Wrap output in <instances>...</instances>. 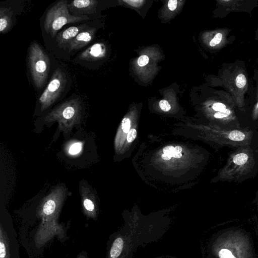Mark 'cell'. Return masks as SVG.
Here are the masks:
<instances>
[{
    "instance_id": "obj_1",
    "label": "cell",
    "mask_w": 258,
    "mask_h": 258,
    "mask_svg": "<svg viewBox=\"0 0 258 258\" xmlns=\"http://www.w3.org/2000/svg\"><path fill=\"white\" fill-rule=\"evenodd\" d=\"M257 173L258 147L241 146L231 149L216 180L240 183L255 177Z\"/></svg>"
},
{
    "instance_id": "obj_2",
    "label": "cell",
    "mask_w": 258,
    "mask_h": 258,
    "mask_svg": "<svg viewBox=\"0 0 258 258\" xmlns=\"http://www.w3.org/2000/svg\"><path fill=\"white\" fill-rule=\"evenodd\" d=\"M82 107L80 100L75 98L68 100L55 108L44 118L46 123L57 121L60 131L68 134L73 126L80 123Z\"/></svg>"
},
{
    "instance_id": "obj_3",
    "label": "cell",
    "mask_w": 258,
    "mask_h": 258,
    "mask_svg": "<svg viewBox=\"0 0 258 258\" xmlns=\"http://www.w3.org/2000/svg\"><path fill=\"white\" fill-rule=\"evenodd\" d=\"M219 258H251L250 245L247 237L233 232L219 238L214 245Z\"/></svg>"
},
{
    "instance_id": "obj_4",
    "label": "cell",
    "mask_w": 258,
    "mask_h": 258,
    "mask_svg": "<svg viewBox=\"0 0 258 258\" xmlns=\"http://www.w3.org/2000/svg\"><path fill=\"white\" fill-rule=\"evenodd\" d=\"M89 19L86 15H75L70 14L68 1L61 0L53 5L47 12L45 21L44 28L47 33L54 37L57 31L63 26Z\"/></svg>"
},
{
    "instance_id": "obj_5",
    "label": "cell",
    "mask_w": 258,
    "mask_h": 258,
    "mask_svg": "<svg viewBox=\"0 0 258 258\" xmlns=\"http://www.w3.org/2000/svg\"><path fill=\"white\" fill-rule=\"evenodd\" d=\"M29 64L34 85L41 88L45 84L50 70L48 56L37 42L31 43L29 48Z\"/></svg>"
},
{
    "instance_id": "obj_6",
    "label": "cell",
    "mask_w": 258,
    "mask_h": 258,
    "mask_svg": "<svg viewBox=\"0 0 258 258\" xmlns=\"http://www.w3.org/2000/svg\"><path fill=\"white\" fill-rule=\"evenodd\" d=\"M67 82L65 74L59 69L55 70L52 77L39 99L41 111L52 105L59 97Z\"/></svg>"
},
{
    "instance_id": "obj_7",
    "label": "cell",
    "mask_w": 258,
    "mask_h": 258,
    "mask_svg": "<svg viewBox=\"0 0 258 258\" xmlns=\"http://www.w3.org/2000/svg\"><path fill=\"white\" fill-rule=\"evenodd\" d=\"M66 189L63 186H57L44 198L38 209L39 215L44 219L56 217L59 213L66 196Z\"/></svg>"
},
{
    "instance_id": "obj_8",
    "label": "cell",
    "mask_w": 258,
    "mask_h": 258,
    "mask_svg": "<svg viewBox=\"0 0 258 258\" xmlns=\"http://www.w3.org/2000/svg\"><path fill=\"white\" fill-rule=\"evenodd\" d=\"M80 194L85 214L88 217L95 218L96 216V201L92 189L88 185H82Z\"/></svg>"
},
{
    "instance_id": "obj_9",
    "label": "cell",
    "mask_w": 258,
    "mask_h": 258,
    "mask_svg": "<svg viewBox=\"0 0 258 258\" xmlns=\"http://www.w3.org/2000/svg\"><path fill=\"white\" fill-rule=\"evenodd\" d=\"M97 3L95 0H75L68 6L75 15H84L95 13Z\"/></svg>"
},
{
    "instance_id": "obj_10",
    "label": "cell",
    "mask_w": 258,
    "mask_h": 258,
    "mask_svg": "<svg viewBox=\"0 0 258 258\" xmlns=\"http://www.w3.org/2000/svg\"><path fill=\"white\" fill-rule=\"evenodd\" d=\"M96 29L89 27L80 32L69 44L70 51L77 50L88 44L94 38Z\"/></svg>"
},
{
    "instance_id": "obj_11",
    "label": "cell",
    "mask_w": 258,
    "mask_h": 258,
    "mask_svg": "<svg viewBox=\"0 0 258 258\" xmlns=\"http://www.w3.org/2000/svg\"><path fill=\"white\" fill-rule=\"evenodd\" d=\"M86 25L72 26L56 35V42L60 47L69 44L80 32L88 28Z\"/></svg>"
},
{
    "instance_id": "obj_12",
    "label": "cell",
    "mask_w": 258,
    "mask_h": 258,
    "mask_svg": "<svg viewBox=\"0 0 258 258\" xmlns=\"http://www.w3.org/2000/svg\"><path fill=\"white\" fill-rule=\"evenodd\" d=\"M105 50V47L103 44L95 43L84 50L79 55V58L84 60L96 61L104 55Z\"/></svg>"
},
{
    "instance_id": "obj_13",
    "label": "cell",
    "mask_w": 258,
    "mask_h": 258,
    "mask_svg": "<svg viewBox=\"0 0 258 258\" xmlns=\"http://www.w3.org/2000/svg\"><path fill=\"white\" fill-rule=\"evenodd\" d=\"M13 12L7 8H0V32L4 34L8 32L12 26Z\"/></svg>"
},
{
    "instance_id": "obj_14",
    "label": "cell",
    "mask_w": 258,
    "mask_h": 258,
    "mask_svg": "<svg viewBox=\"0 0 258 258\" xmlns=\"http://www.w3.org/2000/svg\"><path fill=\"white\" fill-rule=\"evenodd\" d=\"M0 258H10L9 240L2 225L0 229Z\"/></svg>"
},
{
    "instance_id": "obj_15",
    "label": "cell",
    "mask_w": 258,
    "mask_h": 258,
    "mask_svg": "<svg viewBox=\"0 0 258 258\" xmlns=\"http://www.w3.org/2000/svg\"><path fill=\"white\" fill-rule=\"evenodd\" d=\"M82 148V142H75L70 145L68 149V152L71 155H76L81 152Z\"/></svg>"
},
{
    "instance_id": "obj_16",
    "label": "cell",
    "mask_w": 258,
    "mask_h": 258,
    "mask_svg": "<svg viewBox=\"0 0 258 258\" xmlns=\"http://www.w3.org/2000/svg\"><path fill=\"white\" fill-rule=\"evenodd\" d=\"M228 108L229 107L226 104L221 102H215L212 106V108L214 111V114L218 112L223 111Z\"/></svg>"
},
{
    "instance_id": "obj_17",
    "label": "cell",
    "mask_w": 258,
    "mask_h": 258,
    "mask_svg": "<svg viewBox=\"0 0 258 258\" xmlns=\"http://www.w3.org/2000/svg\"><path fill=\"white\" fill-rule=\"evenodd\" d=\"M235 83L238 88H243L246 84V79L245 76L242 74L238 75L236 78Z\"/></svg>"
},
{
    "instance_id": "obj_18",
    "label": "cell",
    "mask_w": 258,
    "mask_h": 258,
    "mask_svg": "<svg viewBox=\"0 0 258 258\" xmlns=\"http://www.w3.org/2000/svg\"><path fill=\"white\" fill-rule=\"evenodd\" d=\"M122 129L124 133H127L130 131L131 120L128 118H124L121 122Z\"/></svg>"
},
{
    "instance_id": "obj_19",
    "label": "cell",
    "mask_w": 258,
    "mask_h": 258,
    "mask_svg": "<svg viewBox=\"0 0 258 258\" xmlns=\"http://www.w3.org/2000/svg\"><path fill=\"white\" fill-rule=\"evenodd\" d=\"M222 39V34L221 33H217L214 37L210 42L211 46H214L220 43Z\"/></svg>"
},
{
    "instance_id": "obj_20",
    "label": "cell",
    "mask_w": 258,
    "mask_h": 258,
    "mask_svg": "<svg viewBox=\"0 0 258 258\" xmlns=\"http://www.w3.org/2000/svg\"><path fill=\"white\" fill-rule=\"evenodd\" d=\"M149 57L146 55H141L138 59V64L140 67L146 66L149 62Z\"/></svg>"
},
{
    "instance_id": "obj_21",
    "label": "cell",
    "mask_w": 258,
    "mask_h": 258,
    "mask_svg": "<svg viewBox=\"0 0 258 258\" xmlns=\"http://www.w3.org/2000/svg\"><path fill=\"white\" fill-rule=\"evenodd\" d=\"M137 137V131L132 128L127 133L126 139L128 142H133Z\"/></svg>"
},
{
    "instance_id": "obj_22",
    "label": "cell",
    "mask_w": 258,
    "mask_h": 258,
    "mask_svg": "<svg viewBox=\"0 0 258 258\" xmlns=\"http://www.w3.org/2000/svg\"><path fill=\"white\" fill-rule=\"evenodd\" d=\"M159 106L164 111H168L171 108L170 105L165 100H162L159 102Z\"/></svg>"
},
{
    "instance_id": "obj_23",
    "label": "cell",
    "mask_w": 258,
    "mask_h": 258,
    "mask_svg": "<svg viewBox=\"0 0 258 258\" xmlns=\"http://www.w3.org/2000/svg\"><path fill=\"white\" fill-rule=\"evenodd\" d=\"M177 5V1L170 0L168 2V7L170 10L174 11L176 9Z\"/></svg>"
},
{
    "instance_id": "obj_24",
    "label": "cell",
    "mask_w": 258,
    "mask_h": 258,
    "mask_svg": "<svg viewBox=\"0 0 258 258\" xmlns=\"http://www.w3.org/2000/svg\"><path fill=\"white\" fill-rule=\"evenodd\" d=\"M174 147L172 146H168L164 147L163 149L164 154H173Z\"/></svg>"
},
{
    "instance_id": "obj_25",
    "label": "cell",
    "mask_w": 258,
    "mask_h": 258,
    "mask_svg": "<svg viewBox=\"0 0 258 258\" xmlns=\"http://www.w3.org/2000/svg\"><path fill=\"white\" fill-rule=\"evenodd\" d=\"M182 151V148L180 146H176L174 147L173 154H178L180 153Z\"/></svg>"
},
{
    "instance_id": "obj_26",
    "label": "cell",
    "mask_w": 258,
    "mask_h": 258,
    "mask_svg": "<svg viewBox=\"0 0 258 258\" xmlns=\"http://www.w3.org/2000/svg\"><path fill=\"white\" fill-rule=\"evenodd\" d=\"M172 157V154H163L162 155V158L163 159L165 160H170Z\"/></svg>"
},
{
    "instance_id": "obj_27",
    "label": "cell",
    "mask_w": 258,
    "mask_h": 258,
    "mask_svg": "<svg viewBox=\"0 0 258 258\" xmlns=\"http://www.w3.org/2000/svg\"><path fill=\"white\" fill-rule=\"evenodd\" d=\"M182 156V154L181 153L178 154H173L172 157L175 158H179Z\"/></svg>"
},
{
    "instance_id": "obj_28",
    "label": "cell",
    "mask_w": 258,
    "mask_h": 258,
    "mask_svg": "<svg viewBox=\"0 0 258 258\" xmlns=\"http://www.w3.org/2000/svg\"><path fill=\"white\" fill-rule=\"evenodd\" d=\"M255 200L256 202V204L257 206V209H258V190H257L256 192V197H255Z\"/></svg>"
},
{
    "instance_id": "obj_29",
    "label": "cell",
    "mask_w": 258,
    "mask_h": 258,
    "mask_svg": "<svg viewBox=\"0 0 258 258\" xmlns=\"http://www.w3.org/2000/svg\"><path fill=\"white\" fill-rule=\"evenodd\" d=\"M78 258H86V257H84L83 256H80Z\"/></svg>"
}]
</instances>
